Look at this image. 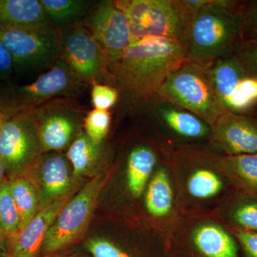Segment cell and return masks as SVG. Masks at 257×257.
<instances>
[{
  "instance_id": "obj_17",
  "label": "cell",
  "mask_w": 257,
  "mask_h": 257,
  "mask_svg": "<svg viewBox=\"0 0 257 257\" xmlns=\"http://www.w3.org/2000/svg\"><path fill=\"white\" fill-rule=\"evenodd\" d=\"M40 175L42 208L69 194L72 178L63 157L52 155L42 161Z\"/></svg>"
},
{
  "instance_id": "obj_27",
  "label": "cell",
  "mask_w": 257,
  "mask_h": 257,
  "mask_svg": "<svg viewBox=\"0 0 257 257\" xmlns=\"http://www.w3.org/2000/svg\"><path fill=\"white\" fill-rule=\"evenodd\" d=\"M110 122L109 111L94 109L84 118L85 134L93 143L99 145L109 132Z\"/></svg>"
},
{
  "instance_id": "obj_12",
  "label": "cell",
  "mask_w": 257,
  "mask_h": 257,
  "mask_svg": "<svg viewBox=\"0 0 257 257\" xmlns=\"http://www.w3.org/2000/svg\"><path fill=\"white\" fill-rule=\"evenodd\" d=\"M211 135L228 156L257 153V122L246 114L226 111L211 126Z\"/></svg>"
},
{
  "instance_id": "obj_22",
  "label": "cell",
  "mask_w": 257,
  "mask_h": 257,
  "mask_svg": "<svg viewBox=\"0 0 257 257\" xmlns=\"http://www.w3.org/2000/svg\"><path fill=\"white\" fill-rule=\"evenodd\" d=\"M222 165L239 187L257 195V153L227 156Z\"/></svg>"
},
{
  "instance_id": "obj_36",
  "label": "cell",
  "mask_w": 257,
  "mask_h": 257,
  "mask_svg": "<svg viewBox=\"0 0 257 257\" xmlns=\"http://www.w3.org/2000/svg\"><path fill=\"white\" fill-rule=\"evenodd\" d=\"M5 175H6V172H5L4 165H3V162L0 159V187L6 182L5 181Z\"/></svg>"
},
{
  "instance_id": "obj_30",
  "label": "cell",
  "mask_w": 257,
  "mask_h": 257,
  "mask_svg": "<svg viewBox=\"0 0 257 257\" xmlns=\"http://www.w3.org/2000/svg\"><path fill=\"white\" fill-rule=\"evenodd\" d=\"M118 91L104 84H94L92 89V102L94 109L108 111L117 101Z\"/></svg>"
},
{
  "instance_id": "obj_34",
  "label": "cell",
  "mask_w": 257,
  "mask_h": 257,
  "mask_svg": "<svg viewBox=\"0 0 257 257\" xmlns=\"http://www.w3.org/2000/svg\"><path fill=\"white\" fill-rule=\"evenodd\" d=\"M15 63L9 51L0 40V76H7L12 73Z\"/></svg>"
},
{
  "instance_id": "obj_9",
  "label": "cell",
  "mask_w": 257,
  "mask_h": 257,
  "mask_svg": "<svg viewBox=\"0 0 257 257\" xmlns=\"http://www.w3.org/2000/svg\"><path fill=\"white\" fill-rule=\"evenodd\" d=\"M79 78L65 61L60 60L35 82L15 89L8 106L16 112L34 110L47 101L68 93L79 82Z\"/></svg>"
},
{
  "instance_id": "obj_3",
  "label": "cell",
  "mask_w": 257,
  "mask_h": 257,
  "mask_svg": "<svg viewBox=\"0 0 257 257\" xmlns=\"http://www.w3.org/2000/svg\"><path fill=\"white\" fill-rule=\"evenodd\" d=\"M211 64L186 59L169 74L157 99L190 111L212 126L226 110L216 88Z\"/></svg>"
},
{
  "instance_id": "obj_20",
  "label": "cell",
  "mask_w": 257,
  "mask_h": 257,
  "mask_svg": "<svg viewBox=\"0 0 257 257\" xmlns=\"http://www.w3.org/2000/svg\"><path fill=\"white\" fill-rule=\"evenodd\" d=\"M174 193L167 171L160 169L153 176L145 194V207L149 214L160 218L168 215L172 209Z\"/></svg>"
},
{
  "instance_id": "obj_1",
  "label": "cell",
  "mask_w": 257,
  "mask_h": 257,
  "mask_svg": "<svg viewBox=\"0 0 257 257\" xmlns=\"http://www.w3.org/2000/svg\"><path fill=\"white\" fill-rule=\"evenodd\" d=\"M187 58V45L167 38H145L131 42L114 67L120 88L136 101L157 97L169 74Z\"/></svg>"
},
{
  "instance_id": "obj_26",
  "label": "cell",
  "mask_w": 257,
  "mask_h": 257,
  "mask_svg": "<svg viewBox=\"0 0 257 257\" xmlns=\"http://www.w3.org/2000/svg\"><path fill=\"white\" fill-rule=\"evenodd\" d=\"M0 229L8 237L20 230V214L9 182H5L0 187Z\"/></svg>"
},
{
  "instance_id": "obj_2",
  "label": "cell",
  "mask_w": 257,
  "mask_h": 257,
  "mask_svg": "<svg viewBox=\"0 0 257 257\" xmlns=\"http://www.w3.org/2000/svg\"><path fill=\"white\" fill-rule=\"evenodd\" d=\"M196 10L187 41V58L211 64L236 53L243 45L241 1L189 0Z\"/></svg>"
},
{
  "instance_id": "obj_10",
  "label": "cell",
  "mask_w": 257,
  "mask_h": 257,
  "mask_svg": "<svg viewBox=\"0 0 257 257\" xmlns=\"http://www.w3.org/2000/svg\"><path fill=\"white\" fill-rule=\"evenodd\" d=\"M62 55L79 78L91 80L106 65L102 50L91 32L74 25L61 37Z\"/></svg>"
},
{
  "instance_id": "obj_16",
  "label": "cell",
  "mask_w": 257,
  "mask_h": 257,
  "mask_svg": "<svg viewBox=\"0 0 257 257\" xmlns=\"http://www.w3.org/2000/svg\"><path fill=\"white\" fill-rule=\"evenodd\" d=\"M51 25L40 0H0V28L36 29Z\"/></svg>"
},
{
  "instance_id": "obj_14",
  "label": "cell",
  "mask_w": 257,
  "mask_h": 257,
  "mask_svg": "<svg viewBox=\"0 0 257 257\" xmlns=\"http://www.w3.org/2000/svg\"><path fill=\"white\" fill-rule=\"evenodd\" d=\"M156 116L172 133L183 138L202 139L211 133V126L190 111L155 98Z\"/></svg>"
},
{
  "instance_id": "obj_18",
  "label": "cell",
  "mask_w": 257,
  "mask_h": 257,
  "mask_svg": "<svg viewBox=\"0 0 257 257\" xmlns=\"http://www.w3.org/2000/svg\"><path fill=\"white\" fill-rule=\"evenodd\" d=\"M193 239L198 249L207 257H238L234 239L220 226L202 225L193 233Z\"/></svg>"
},
{
  "instance_id": "obj_19",
  "label": "cell",
  "mask_w": 257,
  "mask_h": 257,
  "mask_svg": "<svg viewBox=\"0 0 257 257\" xmlns=\"http://www.w3.org/2000/svg\"><path fill=\"white\" fill-rule=\"evenodd\" d=\"M156 162V155L150 147L139 146L130 152L126 165V184L134 197H140L145 191Z\"/></svg>"
},
{
  "instance_id": "obj_15",
  "label": "cell",
  "mask_w": 257,
  "mask_h": 257,
  "mask_svg": "<svg viewBox=\"0 0 257 257\" xmlns=\"http://www.w3.org/2000/svg\"><path fill=\"white\" fill-rule=\"evenodd\" d=\"M211 71L218 94L226 110L239 92L243 79L249 74V69L238 51L214 61Z\"/></svg>"
},
{
  "instance_id": "obj_32",
  "label": "cell",
  "mask_w": 257,
  "mask_h": 257,
  "mask_svg": "<svg viewBox=\"0 0 257 257\" xmlns=\"http://www.w3.org/2000/svg\"><path fill=\"white\" fill-rule=\"evenodd\" d=\"M248 257H257V231L236 228L234 231Z\"/></svg>"
},
{
  "instance_id": "obj_33",
  "label": "cell",
  "mask_w": 257,
  "mask_h": 257,
  "mask_svg": "<svg viewBox=\"0 0 257 257\" xmlns=\"http://www.w3.org/2000/svg\"><path fill=\"white\" fill-rule=\"evenodd\" d=\"M239 52L251 73L257 78V42L243 44Z\"/></svg>"
},
{
  "instance_id": "obj_5",
  "label": "cell",
  "mask_w": 257,
  "mask_h": 257,
  "mask_svg": "<svg viewBox=\"0 0 257 257\" xmlns=\"http://www.w3.org/2000/svg\"><path fill=\"white\" fill-rule=\"evenodd\" d=\"M104 179L95 176L64 205L47 231L42 251L50 254L80 239L85 233L97 203Z\"/></svg>"
},
{
  "instance_id": "obj_37",
  "label": "cell",
  "mask_w": 257,
  "mask_h": 257,
  "mask_svg": "<svg viewBox=\"0 0 257 257\" xmlns=\"http://www.w3.org/2000/svg\"><path fill=\"white\" fill-rule=\"evenodd\" d=\"M6 115L3 112V111H0V130H1L2 126H3V124L5 121V120L7 119Z\"/></svg>"
},
{
  "instance_id": "obj_29",
  "label": "cell",
  "mask_w": 257,
  "mask_h": 257,
  "mask_svg": "<svg viewBox=\"0 0 257 257\" xmlns=\"http://www.w3.org/2000/svg\"><path fill=\"white\" fill-rule=\"evenodd\" d=\"M232 219L239 229L257 231V201L240 203L233 211Z\"/></svg>"
},
{
  "instance_id": "obj_31",
  "label": "cell",
  "mask_w": 257,
  "mask_h": 257,
  "mask_svg": "<svg viewBox=\"0 0 257 257\" xmlns=\"http://www.w3.org/2000/svg\"><path fill=\"white\" fill-rule=\"evenodd\" d=\"M87 247L94 257H130L114 243L104 239H90Z\"/></svg>"
},
{
  "instance_id": "obj_35",
  "label": "cell",
  "mask_w": 257,
  "mask_h": 257,
  "mask_svg": "<svg viewBox=\"0 0 257 257\" xmlns=\"http://www.w3.org/2000/svg\"><path fill=\"white\" fill-rule=\"evenodd\" d=\"M0 249L7 251L8 249V236L0 229Z\"/></svg>"
},
{
  "instance_id": "obj_13",
  "label": "cell",
  "mask_w": 257,
  "mask_h": 257,
  "mask_svg": "<svg viewBox=\"0 0 257 257\" xmlns=\"http://www.w3.org/2000/svg\"><path fill=\"white\" fill-rule=\"evenodd\" d=\"M42 152L57 151L67 147L77 127L75 109L52 105L34 109Z\"/></svg>"
},
{
  "instance_id": "obj_8",
  "label": "cell",
  "mask_w": 257,
  "mask_h": 257,
  "mask_svg": "<svg viewBox=\"0 0 257 257\" xmlns=\"http://www.w3.org/2000/svg\"><path fill=\"white\" fill-rule=\"evenodd\" d=\"M88 25L102 50L106 65L112 68L132 42L126 15L114 2L102 3L89 17Z\"/></svg>"
},
{
  "instance_id": "obj_4",
  "label": "cell",
  "mask_w": 257,
  "mask_h": 257,
  "mask_svg": "<svg viewBox=\"0 0 257 257\" xmlns=\"http://www.w3.org/2000/svg\"><path fill=\"white\" fill-rule=\"evenodd\" d=\"M128 19L132 42L145 38L179 40L187 45L195 12L187 0H119Z\"/></svg>"
},
{
  "instance_id": "obj_23",
  "label": "cell",
  "mask_w": 257,
  "mask_h": 257,
  "mask_svg": "<svg viewBox=\"0 0 257 257\" xmlns=\"http://www.w3.org/2000/svg\"><path fill=\"white\" fill-rule=\"evenodd\" d=\"M99 145L93 143L85 133H81L69 147L67 157L76 177L87 175L99 159Z\"/></svg>"
},
{
  "instance_id": "obj_25",
  "label": "cell",
  "mask_w": 257,
  "mask_h": 257,
  "mask_svg": "<svg viewBox=\"0 0 257 257\" xmlns=\"http://www.w3.org/2000/svg\"><path fill=\"white\" fill-rule=\"evenodd\" d=\"M51 23L62 25L79 18L86 3L80 0H40Z\"/></svg>"
},
{
  "instance_id": "obj_11",
  "label": "cell",
  "mask_w": 257,
  "mask_h": 257,
  "mask_svg": "<svg viewBox=\"0 0 257 257\" xmlns=\"http://www.w3.org/2000/svg\"><path fill=\"white\" fill-rule=\"evenodd\" d=\"M71 194L42 207L25 227L8 237V257H37L47 231L59 213L71 199Z\"/></svg>"
},
{
  "instance_id": "obj_28",
  "label": "cell",
  "mask_w": 257,
  "mask_h": 257,
  "mask_svg": "<svg viewBox=\"0 0 257 257\" xmlns=\"http://www.w3.org/2000/svg\"><path fill=\"white\" fill-rule=\"evenodd\" d=\"M239 15L243 44L257 42V0L241 2Z\"/></svg>"
},
{
  "instance_id": "obj_21",
  "label": "cell",
  "mask_w": 257,
  "mask_h": 257,
  "mask_svg": "<svg viewBox=\"0 0 257 257\" xmlns=\"http://www.w3.org/2000/svg\"><path fill=\"white\" fill-rule=\"evenodd\" d=\"M10 190L18 207L20 229H23L38 214L40 199L34 182L29 177L20 176L9 182Z\"/></svg>"
},
{
  "instance_id": "obj_6",
  "label": "cell",
  "mask_w": 257,
  "mask_h": 257,
  "mask_svg": "<svg viewBox=\"0 0 257 257\" xmlns=\"http://www.w3.org/2000/svg\"><path fill=\"white\" fill-rule=\"evenodd\" d=\"M41 151L33 111H20L7 118L0 130V159L11 179L25 175Z\"/></svg>"
},
{
  "instance_id": "obj_7",
  "label": "cell",
  "mask_w": 257,
  "mask_h": 257,
  "mask_svg": "<svg viewBox=\"0 0 257 257\" xmlns=\"http://www.w3.org/2000/svg\"><path fill=\"white\" fill-rule=\"evenodd\" d=\"M0 40L15 66L46 68L55 65L62 56L61 38L52 25L36 29L0 28Z\"/></svg>"
},
{
  "instance_id": "obj_24",
  "label": "cell",
  "mask_w": 257,
  "mask_h": 257,
  "mask_svg": "<svg viewBox=\"0 0 257 257\" xmlns=\"http://www.w3.org/2000/svg\"><path fill=\"white\" fill-rule=\"evenodd\" d=\"M189 194L197 199H209L219 194L223 183L220 177L212 170L201 168L194 171L187 184Z\"/></svg>"
}]
</instances>
